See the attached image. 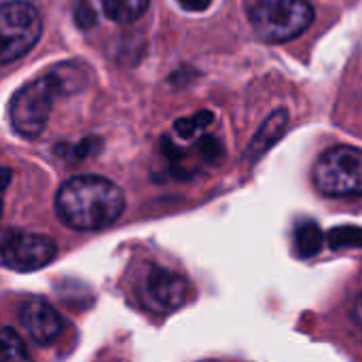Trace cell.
<instances>
[{"instance_id": "obj_9", "label": "cell", "mask_w": 362, "mask_h": 362, "mask_svg": "<svg viewBox=\"0 0 362 362\" xmlns=\"http://www.w3.org/2000/svg\"><path fill=\"white\" fill-rule=\"evenodd\" d=\"M286 125H288V115H286V110H276V112L263 123V127L259 129V134L252 138V142H250V146H248V159L261 157L274 142H278V140L282 138Z\"/></svg>"}, {"instance_id": "obj_3", "label": "cell", "mask_w": 362, "mask_h": 362, "mask_svg": "<svg viewBox=\"0 0 362 362\" xmlns=\"http://www.w3.org/2000/svg\"><path fill=\"white\" fill-rule=\"evenodd\" d=\"M66 93L59 74L53 70H49L47 74L25 83L11 100L8 104V119L13 129L21 136V138H38L51 117V108H53V100L55 95Z\"/></svg>"}, {"instance_id": "obj_4", "label": "cell", "mask_w": 362, "mask_h": 362, "mask_svg": "<svg viewBox=\"0 0 362 362\" xmlns=\"http://www.w3.org/2000/svg\"><path fill=\"white\" fill-rule=\"evenodd\" d=\"M314 185L329 197L362 195V151L335 146L320 155L314 165Z\"/></svg>"}, {"instance_id": "obj_10", "label": "cell", "mask_w": 362, "mask_h": 362, "mask_svg": "<svg viewBox=\"0 0 362 362\" xmlns=\"http://www.w3.org/2000/svg\"><path fill=\"white\" fill-rule=\"evenodd\" d=\"M325 244V235L320 227L312 221H303L295 229V250L301 259H310L320 252Z\"/></svg>"}, {"instance_id": "obj_12", "label": "cell", "mask_w": 362, "mask_h": 362, "mask_svg": "<svg viewBox=\"0 0 362 362\" xmlns=\"http://www.w3.org/2000/svg\"><path fill=\"white\" fill-rule=\"evenodd\" d=\"M0 362H32L23 339L13 329H0Z\"/></svg>"}, {"instance_id": "obj_17", "label": "cell", "mask_w": 362, "mask_h": 362, "mask_svg": "<svg viewBox=\"0 0 362 362\" xmlns=\"http://www.w3.org/2000/svg\"><path fill=\"white\" fill-rule=\"evenodd\" d=\"M8 182H11V170L2 168L0 170V214H2V197H4V191H6Z\"/></svg>"}, {"instance_id": "obj_15", "label": "cell", "mask_w": 362, "mask_h": 362, "mask_svg": "<svg viewBox=\"0 0 362 362\" xmlns=\"http://www.w3.org/2000/svg\"><path fill=\"white\" fill-rule=\"evenodd\" d=\"M74 17H76L78 28H83V30H89L95 23V13H93L89 0H78V4L74 8Z\"/></svg>"}, {"instance_id": "obj_5", "label": "cell", "mask_w": 362, "mask_h": 362, "mask_svg": "<svg viewBox=\"0 0 362 362\" xmlns=\"http://www.w3.org/2000/svg\"><path fill=\"white\" fill-rule=\"evenodd\" d=\"M42 19L34 4L8 0L0 4V64L23 57L40 38Z\"/></svg>"}, {"instance_id": "obj_7", "label": "cell", "mask_w": 362, "mask_h": 362, "mask_svg": "<svg viewBox=\"0 0 362 362\" xmlns=\"http://www.w3.org/2000/svg\"><path fill=\"white\" fill-rule=\"evenodd\" d=\"M140 299L153 312H174L189 299V282L168 269L151 267L140 282Z\"/></svg>"}, {"instance_id": "obj_16", "label": "cell", "mask_w": 362, "mask_h": 362, "mask_svg": "<svg viewBox=\"0 0 362 362\" xmlns=\"http://www.w3.org/2000/svg\"><path fill=\"white\" fill-rule=\"evenodd\" d=\"M176 2L189 13H204L212 4V0H176Z\"/></svg>"}, {"instance_id": "obj_18", "label": "cell", "mask_w": 362, "mask_h": 362, "mask_svg": "<svg viewBox=\"0 0 362 362\" xmlns=\"http://www.w3.org/2000/svg\"><path fill=\"white\" fill-rule=\"evenodd\" d=\"M352 318H354V322L358 325L362 329V293L356 297V301H354V308H352Z\"/></svg>"}, {"instance_id": "obj_2", "label": "cell", "mask_w": 362, "mask_h": 362, "mask_svg": "<svg viewBox=\"0 0 362 362\" xmlns=\"http://www.w3.org/2000/svg\"><path fill=\"white\" fill-rule=\"evenodd\" d=\"M248 21L265 42H286L303 34L314 21L308 0H246Z\"/></svg>"}, {"instance_id": "obj_11", "label": "cell", "mask_w": 362, "mask_h": 362, "mask_svg": "<svg viewBox=\"0 0 362 362\" xmlns=\"http://www.w3.org/2000/svg\"><path fill=\"white\" fill-rule=\"evenodd\" d=\"M151 0H102L104 13L117 23H132L144 15Z\"/></svg>"}, {"instance_id": "obj_6", "label": "cell", "mask_w": 362, "mask_h": 362, "mask_svg": "<svg viewBox=\"0 0 362 362\" xmlns=\"http://www.w3.org/2000/svg\"><path fill=\"white\" fill-rule=\"evenodd\" d=\"M57 255L55 242L42 233L8 229L0 233V263L15 272H36Z\"/></svg>"}, {"instance_id": "obj_13", "label": "cell", "mask_w": 362, "mask_h": 362, "mask_svg": "<svg viewBox=\"0 0 362 362\" xmlns=\"http://www.w3.org/2000/svg\"><path fill=\"white\" fill-rule=\"evenodd\" d=\"M212 119H214L212 112L202 110V112H195V115H191V117L178 119V121L174 123V129H176V134H178L180 138L189 140V138L197 136L202 129H206V127L212 123Z\"/></svg>"}, {"instance_id": "obj_14", "label": "cell", "mask_w": 362, "mask_h": 362, "mask_svg": "<svg viewBox=\"0 0 362 362\" xmlns=\"http://www.w3.org/2000/svg\"><path fill=\"white\" fill-rule=\"evenodd\" d=\"M329 246L339 248H362V229L358 227H337L329 233Z\"/></svg>"}, {"instance_id": "obj_1", "label": "cell", "mask_w": 362, "mask_h": 362, "mask_svg": "<svg viewBox=\"0 0 362 362\" xmlns=\"http://www.w3.org/2000/svg\"><path fill=\"white\" fill-rule=\"evenodd\" d=\"M125 208L123 191L102 176H76L64 182L55 197V210L64 225L78 231L110 227Z\"/></svg>"}, {"instance_id": "obj_8", "label": "cell", "mask_w": 362, "mask_h": 362, "mask_svg": "<svg viewBox=\"0 0 362 362\" xmlns=\"http://www.w3.org/2000/svg\"><path fill=\"white\" fill-rule=\"evenodd\" d=\"M19 320H21V327L38 346L53 344L64 331V320L59 312H55V308H51L42 299L25 301L19 308Z\"/></svg>"}]
</instances>
